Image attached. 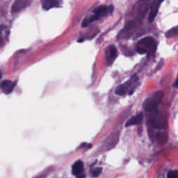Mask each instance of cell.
<instances>
[{
  "instance_id": "obj_1",
  "label": "cell",
  "mask_w": 178,
  "mask_h": 178,
  "mask_svg": "<svg viewBox=\"0 0 178 178\" xmlns=\"http://www.w3.org/2000/svg\"><path fill=\"white\" fill-rule=\"evenodd\" d=\"M164 96L162 91H158L155 92L152 96L148 97L143 102V109L147 112L154 111L159 105Z\"/></svg>"
},
{
  "instance_id": "obj_2",
  "label": "cell",
  "mask_w": 178,
  "mask_h": 178,
  "mask_svg": "<svg viewBox=\"0 0 178 178\" xmlns=\"http://www.w3.org/2000/svg\"><path fill=\"white\" fill-rule=\"evenodd\" d=\"M137 52L139 54L154 53L156 50V43L153 38L145 37L138 43Z\"/></svg>"
},
{
  "instance_id": "obj_3",
  "label": "cell",
  "mask_w": 178,
  "mask_h": 178,
  "mask_svg": "<svg viewBox=\"0 0 178 178\" xmlns=\"http://www.w3.org/2000/svg\"><path fill=\"white\" fill-rule=\"evenodd\" d=\"M110 8L106 6H99L98 8L95 9L93 11V15L90 18L85 19L82 23V27H86L88 26L92 22L97 20V19H100L102 17L106 16L108 13L110 11Z\"/></svg>"
},
{
  "instance_id": "obj_4",
  "label": "cell",
  "mask_w": 178,
  "mask_h": 178,
  "mask_svg": "<svg viewBox=\"0 0 178 178\" xmlns=\"http://www.w3.org/2000/svg\"><path fill=\"white\" fill-rule=\"evenodd\" d=\"M30 2L28 0H16L11 6V13H17L27 7Z\"/></svg>"
},
{
  "instance_id": "obj_5",
  "label": "cell",
  "mask_w": 178,
  "mask_h": 178,
  "mask_svg": "<svg viewBox=\"0 0 178 178\" xmlns=\"http://www.w3.org/2000/svg\"><path fill=\"white\" fill-rule=\"evenodd\" d=\"M16 83L10 81V80H4L0 84V89L2 90L4 93L9 94L13 91Z\"/></svg>"
},
{
  "instance_id": "obj_6",
  "label": "cell",
  "mask_w": 178,
  "mask_h": 178,
  "mask_svg": "<svg viewBox=\"0 0 178 178\" xmlns=\"http://www.w3.org/2000/svg\"><path fill=\"white\" fill-rule=\"evenodd\" d=\"M117 50L113 45H111L106 50V57L109 62L112 63L117 57Z\"/></svg>"
},
{
  "instance_id": "obj_7",
  "label": "cell",
  "mask_w": 178,
  "mask_h": 178,
  "mask_svg": "<svg viewBox=\"0 0 178 178\" xmlns=\"http://www.w3.org/2000/svg\"><path fill=\"white\" fill-rule=\"evenodd\" d=\"M44 10H50L52 8H56L59 6V2L57 0H43L41 2Z\"/></svg>"
},
{
  "instance_id": "obj_8",
  "label": "cell",
  "mask_w": 178,
  "mask_h": 178,
  "mask_svg": "<svg viewBox=\"0 0 178 178\" xmlns=\"http://www.w3.org/2000/svg\"><path fill=\"white\" fill-rule=\"evenodd\" d=\"M84 170V164L82 161H77L72 166V173L76 176L83 173Z\"/></svg>"
},
{
  "instance_id": "obj_9",
  "label": "cell",
  "mask_w": 178,
  "mask_h": 178,
  "mask_svg": "<svg viewBox=\"0 0 178 178\" xmlns=\"http://www.w3.org/2000/svg\"><path fill=\"white\" fill-rule=\"evenodd\" d=\"M143 115L142 113H141L138 115L132 117V118H130L127 122L126 123V127L131 126V125H138L140 124L143 120Z\"/></svg>"
},
{
  "instance_id": "obj_10",
  "label": "cell",
  "mask_w": 178,
  "mask_h": 178,
  "mask_svg": "<svg viewBox=\"0 0 178 178\" xmlns=\"http://www.w3.org/2000/svg\"><path fill=\"white\" fill-rule=\"evenodd\" d=\"M130 86H131L130 82H127L125 83V84L120 85V86H118L116 88V93L117 95H119V96H123V95H125L126 93L129 89V87H130Z\"/></svg>"
},
{
  "instance_id": "obj_11",
  "label": "cell",
  "mask_w": 178,
  "mask_h": 178,
  "mask_svg": "<svg viewBox=\"0 0 178 178\" xmlns=\"http://www.w3.org/2000/svg\"><path fill=\"white\" fill-rule=\"evenodd\" d=\"M161 3H162V2H158L157 4L152 7V9L150 11V13L149 15V17H148V20H149L150 23H152V22L154 21L155 17L158 13V10H159V5Z\"/></svg>"
},
{
  "instance_id": "obj_12",
  "label": "cell",
  "mask_w": 178,
  "mask_h": 178,
  "mask_svg": "<svg viewBox=\"0 0 178 178\" xmlns=\"http://www.w3.org/2000/svg\"><path fill=\"white\" fill-rule=\"evenodd\" d=\"M152 125L155 128L162 129L164 127L165 123L162 118H156L152 121Z\"/></svg>"
},
{
  "instance_id": "obj_13",
  "label": "cell",
  "mask_w": 178,
  "mask_h": 178,
  "mask_svg": "<svg viewBox=\"0 0 178 178\" xmlns=\"http://www.w3.org/2000/svg\"><path fill=\"white\" fill-rule=\"evenodd\" d=\"M157 140L161 145H164L168 141V136L166 133H158L157 135Z\"/></svg>"
},
{
  "instance_id": "obj_14",
  "label": "cell",
  "mask_w": 178,
  "mask_h": 178,
  "mask_svg": "<svg viewBox=\"0 0 178 178\" xmlns=\"http://www.w3.org/2000/svg\"><path fill=\"white\" fill-rule=\"evenodd\" d=\"M177 34H178V26L175 28H173L171 29H170L169 31H168L166 33V36L168 38H170L175 35H177Z\"/></svg>"
},
{
  "instance_id": "obj_15",
  "label": "cell",
  "mask_w": 178,
  "mask_h": 178,
  "mask_svg": "<svg viewBox=\"0 0 178 178\" xmlns=\"http://www.w3.org/2000/svg\"><path fill=\"white\" fill-rule=\"evenodd\" d=\"M102 168H97V169H94L92 171V176L93 177H96L97 176H99V174L102 173Z\"/></svg>"
},
{
  "instance_id": "obj_16",
  "label": "cell",
  "mask_w": 178,
  "mask_h": 178,
  "mask_svg": "<svg viewBox=\"0 0 178 178\" xmlns=\"http://www.w3.org/2000/svg\"><path fill=\"white\" fill-rule=\"evenodd\" d=\"M168 178H178V171L174 170V171H170L168 174Z\"/></svg>"
},
{
  "instance_id": "obj_17",
  "label": "cell",
  "mask_w": 178,
  "mask_h": 178,
  "mask_svg": "<svg viewBox=\"0 0 178 178\" xmlns=\"http://www.w3.org/2000/svg\"><path fill=\"white\" fill-rule=\"evenodd\" d=\"M85 177H86V175H85L84 173H82V174H81V175H78V176H77V178H84Z\"/></svg>"
},
{
  "instance_id": "obj_18",
  "label": "cell",
  "mask_w": 178,
  "mask_h": 178,
  "mask_svg": "<svg viewBox=\"0 0 178 178\" xmlns=\"http://www.w3.org/2000/svg\"><path fill=\"white\" fill-rule=\"evenodd\" d=\"M2 45H3V41H2V38L0 37V48L2 47Z\"/></svg>"
},
{
  "instance_id": "obj_19",
  "label": "cell",
  "mask_w": 178,
  "mask_h": 178,
  "mask_svg": "<svg viewBox=\"0 0 178 178\" xmlns=\"http://www.w3.org/2000/svg\"><path fill=\"white\" fill-rule=\"evenodd\" d=\"M177 84H178V77H177V80H176V82H175L174 86H177Z\"/></svg>"
},
{
  "instance_id": "obj_20",
  "label": "cell",
  "mask_w": 178,
  "mask_h": 178,
  "mask_svg": "<svg viewBox=\"0 0 178 178\" xmlns=\"http://www.w3.org/2000/svg\"><path fill=\"white\" fill-rule=\"evenodd\" d=\"M1 78H2V72L1 71H0V79H1Z\"/></svg>"
}]
</instances>
